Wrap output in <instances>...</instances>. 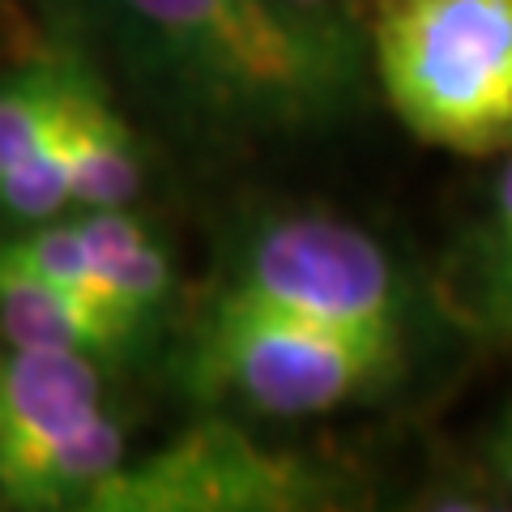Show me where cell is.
Listing matches in <instances>:
<instances>
[{
	"label": "cell",
	"mask_w": 512,
	"mask_h": 512,
	"mask_svg": "<svg viewBox=\"0 0 512 512\" xmlns=\"http://www.w3.org/2000/svg\"><path fill=\"white\" fill-rule=\"evenodd\" d=\"M69 43L201 150L312 137L363 99L367 43L295 0H56Z\"/></svg>",
	"instance_id": "cell-1"
},
{
	"label": "cell",
	"mask_w": 512,
	"mask_h": 512,
	"mask_svg": "<svg viewBox=\"0 0 512 512\" xmlns=\"http://www.w3.org/2000/svg\"><path fill=\"white\" fill-rule=\"evenodd\" d=\"M367 64L423 146L461 158L512 150V0H380Z\"/></svg>",
	"instance_id": "cell-2"
},
{
	"label": "cell",
	"mask_w": 512,
	"mask_h": 512,
	"mask_svg": "<svg viewBox=\"0 0 512 512\" xmlns=\"http://www.w3.org/2000/svg\"><path fill=\"white\" fill-rule=\"evenodd\" d=\"M402 342L312 325L214 295L184 350V384L201 402H239L269 419H308L384 389Z\"/></svg>",
	"instance_id": "cell-3"
},
{
	"label": "cell",
	"mask_w": 512,
	"mask_h": 512,
	"mask_svg": "<svg viewBox=\"0 0 512 512\" xmlns=\"http://www.w3.org/2000/svg\"><path fill=\"white\" fill-rule=\"evenodd\" d=\"M124 457L103 363L0 346V508L90 512L94 491Z\"/></svg>",
	"instance_id": "cell-4"
},
{
	"label": "cell",
	"mask_w": 512,
	"mask_h": 512,
	"mask_svg": "<svg viewBox=\"0 0 512 512\" xmlns=\"http://www.w3.org/2000/svg\"><path fill=\"white\" fill-rule=\"evenodd\" d=\"M218 295L406 346L410 291L402 269L376 235L346 218H269L235 252Z\"/></svg>",
	"instance_id": "cell-5"
},
{
	"label": "cell",
	"mask_w": 512,
	"mask_h": 512,
	"mask_svg": "<svg viewBox=\"0 0 512 512\" xmlns=\"http://www.w3.org/2000/svg\"><path fill=\"white\" fill-rule=\"evenodd\" d=\"M346 483L316 457L274 448L235 423H197L154 453L124 457L90 512H320Z\"/></svg>",
	"instance_id": "cell-6"
},
{
	"label": "cell",
	"mask_w": 512,
	"mask_h": 512,
	"mask_svg": "<svg viewBox=\"0 0 512 512\" xmlns=\"http://www.w3.org/2000/svg\"><path fill=\"white\" fill-rule=\"evenodd\" d=\"M0 248L60 278L141 329H158L175 286L171 248L133 205L73 210L39 227L0 231Z\"/></svg>",
	"instance_id": "cell-7"
},
{
	"label": "cell",
	"mask_w": 512,
	"mask_h": 512,
	"mask_svg": "<svg viewBox=\"0 0 512 512\" xmlns=\"http://www.w3.org/2000/svg\"><path fill=\"white\" fill-rule=\"evenodd\" d=\"M150 338V329L0 248V346L69 350L111 367L137 355Z\"/></svg>",
	"instance_id": "cell-8"
},
{
	"label": "cell",
	"mask_w": 512,
	"mask_h": 512,
	"mask_svg": "<svg viewBox=\"0 0 512 512\" xmlns=\"http://www.w3.org/2000/svg\"><path fill=\"white\" fill-rule=\"evenodd\" d=\"M82 64L86 52L64 39L0 73V175L35 154L60 128Z\"/></svg>",
	"instance_id": "cell-9"
},
{
	"label": "cell",
	"mask_w": 512,
	"mask_h": 512,
	"mask_svg": "<svg viewBox=\"0 0 512 512\" xmlns=\"http://www.w3.org/2000/svg\"><path fill=\"white\" fill-rule=\"evenodd\" d=\"M466 316L487 338H512V150L491 188L483 231L466 256Z\"/></svg>",
	"instance_id": "cell-10"
},
{
	"label": "cell",
	"mask_w": 512,
	"mask_h": 512,
	"mask_svg": "<svg viewBox=\"0 0 512 512\" xmlns=\"http://www.w3.org/2000/svg\"><path fill=\"white\" fill-rule=\"evenodd\" d=\"M483 453H487V470L495 474V483L504 487V495H512V402L495 414Z\"/></svg>",
	"instance_id": "cell-11"
},
{
	"label": "cell",
	"mask_w": 512,
	"mask_h": 512,
	"mask_svg": "<svg viewBox=\"0 0 512 512\" xmlns=\"http://www.w3.org/2000/svg\"><path fill=\"white\" fill-rule=\"evenodd\" d=\"M295 5H308V9H333V0H295Z\"/></svg>",
	"instance_id": "cell-12"
}]
</instances>
